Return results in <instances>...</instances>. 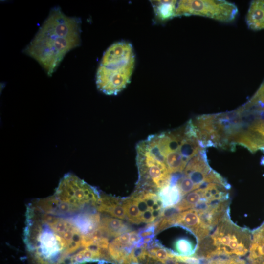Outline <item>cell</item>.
Listing matches in <instances>:
<instances>
[{"label":"cell","instance_id":"1","mask_svg":"<svg viewBox=\"0 0 264 264\" xmlns=\"http://www.w3.org/2000/svg\"><path fill=\"white\" fill-rule=\"evenodd\" d=\"M81 19L67 16L55 6L23 52L51 76L66 55L81 44Z\"/></svg>","mask_w":264,"mask_h":264},{"label":"cell","instance_id":"2","mask_svg":"<svg viewBox=\"0 0 264 264\" xmlns=\"http://www.w3.org/2000/svg\"><path fill=\"white\" fill-rule=\"evenodd\" d=\"M251 241L252 232L234 224L228 212L210 234L198 242L192 256L201 260L219 257L242 258L248 254Z\"/></svg>","mask_w":264,"mask_h":264},{"label":"cell","instance_id":"3","mask_svg":"<svg viewBox=\"0 0 264 264\" xmlns=\"http://www.w3.org/2000/svg\"><path fill=\"white\" fill-rule=\"evenodd\" d=\"M136 151L139 174L136 189L158 194L161 189L170 185L172 175L166 165L152 156L139 142Z\"/></svg>","mask_w":264,"mask_h":264},{"label":"cell","instance_id":"4","mask_svg":"<svg viewBox=\"0 0 264 264\" xmlns=\"http://www.w3.org/2000/svg\"><path fill=\"white\" fill-rule=\"evenodd\" d=\"M238 9L233 3L224 0H181L177 1L176 17L198 16L221 22H231Z\"/></svg>","mask_w":264,"mask_h":264},{"label":"cell","instance_id":"5","mask_svg":"<svg viewBox=\"0 0 264 264\" xmlns=\"http://www.w3.org/2000/svg\"><path fill=\"white\" fill-rule=\"evenodd\" d=\"M237 109L238 130L235 145L254 153L264 147V111L249 110L242 105Z\"/></svg>","mask_w":264,"mask_h":264},{"label":"cell","instance_id":"6","mask_svg":"<svg viewBox=\"0 0 264 264\" xmlns=\"http://www.w3.org/2000/svg\"><path fill=\"white\" fill-rule=\"evenodd\" d=\"M135 66V58L127 64L108 67L99 65L96 75L97 88L108 95H115L130 83Z\"/></svg>","mask_w":264,"mask_h":264},{"label":"cell","instance_id":"7","mask_svg":"<svg viewBox=\"0 0 264 264\" xmlns=\"http://www.w3.org/2000/svg\"><path fill=\"white\" fill-rule=\"evenodd\" d=\"M135 58L132 45L125 41L111 44L104 53L100 65L112 67L127 64Z\"/></svg>","mask_w":264,"mask_h":264},{"label":"cell","instance_id":"8","mask_svg":"<svg viewBox=\"0 0 264 264\" xmlns=\"http://www.w3.org/2000/svg\"><path fill=\"white\" fill-rule=\"evenodd\" d=\"M247 255L248 264H264V222L252 232V241Z\"/></svg>","mask_w":264,"mask_h":264},{"label":"cell","instance_id":"9","mask_svg":"<svg viewBox=\"0 0 264 264\" xmlns=\"http://www.w3.org/2000/svg\"><path fill=\"white\" fill-rule=\"evenodd\" d=\"M245 22L251 30H264V0H254L250 2Z\"/></svg>","mask_w":264,"mask_h":264},{"label":"cell","instance_id":"10","mask_svg":"<svg viewBox=\"0 0 264 264\" xmlns=\"http://www.w3.org/2000/svg\"><path fill=\"white\" fill-rule=\"evenodd\" d=\"M156 21L165 22L176 17L177 0H151Z\"/></svg>","mask_w":264,"mask_h":264},{"label":"cell","instance_id":"11","mask_svg":"<svg viewBox=\"0 0 264 264\" xmlns=\"http://www.w3.org/2000/svg\"><path fill=\"white\" fill-rule=\"evenodd\" d=\"M101 224L109 238H116L121 234L128 232L131 230L122 220L113 217L103 216L101 219Z\"/></svg>","mask_w":264,"mask_h":264},{"label":"cell","instance_id":"12","mask_svg":"<svg viewBox=\"0 0 264 264\" xmlns=\"http://www.w3.org/2000/svg\"><path fill=\"white\" fill-rule=\"evenodd\" d=\"M158 197L163 203V208L173 206L181 200L182 197L176 184L167 186L158 192Z\"/></svg>","mask_w":264,"mask_h":264},{"label":"cell","instance_id":"13","mask_svg":"<svg viewBox=\"0 0 264 264\" xmlns=\"http://www.w3.org/2000/svg\"><path fill=\"white\" fill-rule=\"evenodd\" d=\"M242 106L249 110L264 111V79L254 95Z\"/></svg>","mask_w":264,"mask_h":264},{"label":"cell","instance_id":"14","mask_svg":"<svg viewBox=\"0 0 264 264\" xmlns=\"http://www.w3.org/2000/svg\"><path fill=\"white\" fill-rule=\"evenodd\" d=\"M123 204L125 209L126 217L129 221L135 224H139L141 222V214L136 203L131 197L124 199Z\"/></svg>","mask_w":264,"mask_h":264},{"label":"cell","instance_id":"15","mask_svg":"<svg viewBox=\"0 0 264 264\" xmlns=\"http://www.w3.org/2000/svg\"><path fill=\"white\" fill-rule=\"evenodd\" d=\"M176 254L184 256H192L194 255L196 247L187 238L177 239L174 245Z\"/></svg>","mask_w":264,"mask_h":264},{"label":"cell","instance_id":"16","mask_svg":"<svg viewBox=\"0 0 264 264\" xmlns=\"http://www.w3.org/2000/svg\"><path fill=\"white\" fill-rule=\"evenodd\" d=\"M206 260L204 264H248L244 259L236 257H219Z\"/></svg>","mask_w":264,"mask_h":264},{"label":"cell","instance_id":"17","mask_svg":"<svg viewBox=\"0 0 264 264\" xmlns=\"http://www.w3.org/2000/svg\"><path fill=\"white\" fill-rule=\"evenodd\" d=\"M156 264H188L180 257V255L172 252L169 257L163 262H157Z\"/></svg>","mask_w":264,"mask_h":264},{"label":"cell","instance_id":"18","mask_svg":"<svg viewBox=\"0 0 264 264\" xmlns=\"http://www.w3.org/2000/svg\"><path fill=\"white\" fill-rule=\"evenodd\" d=\"M159 223V220L153 224H150L145 228L140 229L138 235L140 238L154 236L155 235V228Z\"/></svg>","mask_w":264,"mask_h":264},{"label":"cell","instance_id":"19","mask_svg":"<svg viewBox=\"0 0 264 264\" xmlns=\"http://www.w3.org/2000/svg\"><path fill=\"white\" fill-rule=\"evenodd\" d=\"M141 222L144 223H152L155 220L152 215V210L148 209L141 215Z\"/></svg>","mask_w":264,"mask_h":264},{"label":"cell","instance_id":"20","mask_svg":"<svg viewBox=\"0 0 264 264\" xmlns=\"http://www.w3.org/2000/svg\"><path fill=\"white\" fill-rule=\"evenodd\" d=\"M140 237L138 235V233L136 231L131 232L129 244L130 245L135 247V245L139 242Z\"/></svg>","mask_w":264,"mask_h":264},{"label":"cell","instance_id":"21","mask_svg":"<svg viewBox=\"0 0 264 264\" xmlns=\"http://www.w3.org/2000/svg\"><path fill=\"white\" fill-rule=\"evenodd\" d=\"M154 237V236L141 238L139 242L142 243H149L153 241Z\"/></svg>","mask_w":264,"mask_h":264},{"label":"cell","instance_id":"22","mask_svg":"<svg viewBox=\"0 0 264 264\" xmlns=\"http://www.w3.org/2000/svg\"><path fill=\"white\" fill-rule=\"evenodd\" d=\"M161 211H162V209L159 210H152V215L154 220H155L157 218H159L161 214Z\"/></svg>","mask_w":264,"mask_h":264},{"label":"cell","instance_id":"23","mask_svg":"<svg viewBox=\"0 0 264 264\" xmlns=\"http://www.w3.org/2000/svg\"><path fill=\"white\" fill-rule=\"evenodd\" d=\"M162 208L156 202L152 207L151 210H161Z\"/></svg>","mask_w":264,"mask_h":264}]
</instances>
